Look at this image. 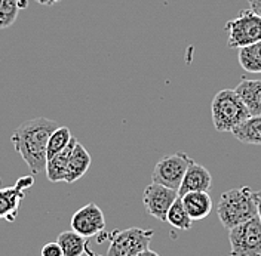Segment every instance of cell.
I'll return each instance as SVG.
<instances>
[{
  "label": "cell",
  "instance_id": "obj_23",
  "mask_svg": "<svg viewBox=\"0 0 261 256\" xmlns=\"http://www.w3.org/2000/svg\"><path fill=\"white\" fill-rule=\"evenodd\" d=\"M248 3H249L251 9L261 16V0H248Z\"/></svg>",
  "mask_w": 261,
  "mask_h": 256
},
{
  "label": "cell",
  "instance_id": "obj_17",
  "mask_svg": "<svg viewBox=\"0 0 261 256\" xmlns=\"http://www.w3.org/2000/svg\"><path fill=\"white\" fill-rule=\"evenodd\" d=\"M57 243L63 249L64 256H82L85 252H88V249H86V239L82 237L81 234H77L73 230L61 233L58 236V239H57ZM89 256H91V253H89Z\"/></svg>",
  "mask_w": 261,
  "mask_h": 256
},
{
  "label": "cell",
  "instance_id": "obj_14",
  "mask_svg": "<svg viewBox=\"0 0 261 256\" xmlns=\"http://www.w3.org/2000/svg\"><path fill=\"white\" fill-rule=\"evenodd\" d=\"M77 144V139L73 136L70 144L65 147L61 153H58L57 156H54L52 159H49L46 163V176L50 182H64L65 175H67V166H68V159L70 154L74 148V145Z\"/></svg>",
  "mask_w": 261,
  "mask_h": 256
},
{
  "label": "cell",
  "instance_id": "obj_11",
  "mask_svg": "<svg viewBox=\"0 0 261 256\" xmlns=\"http://www.w3.org/2000/svg\"><path fill=\"white\" fill-rule=\"evenodd\" d=\"M211 184L212 176L210 170L205 166L193 161L189 166L186 175L182 178V182L179 185L178 195L181 197L186 192L190 191H208L211 188Z\"/></svg>",
  "mask_w": 261,
  "mask_h": 256
},
{
  "label": "cell",
  "instance_id": "obj_13",
  "mask_svg": "<svg viewBox=\"0 0 261 256\" xmlns=\"http://www.w3.org/2000/svg\"><path fill=\"white\" fill-rule=\"evenodd\" d=\"M91 154L88 153V150L82 144L74 145L70 159H68V166H67V175H65V181L67 184H73L76 181H79L82 176L88 172V169L91 167Z\"/></svg>",
  "mask_w": 261,
  "mask_h": 256
},
{
  "label": "cell",
  "instance_id": "obj_4",
  "mask_svg": "<svg viewBox=\"0 0 261 256\" xmlns=\"http://www.w3.org/2000/svg\"><path fill=\"white\" fill-rule=\"evenodd\" d=\"M228 32L227 46L241 49L261 42V16L252 9L241 11V15L226 24Z\"/></svg>",
  "mask_w": 261,
  "mask_h": 256
},
{
  "label": "cell",
  "instance_id": "obj_21",
  "mask_svg": "<svg viewBox=\"0 0 261 256\" xmlns=\"http://www.w3.org/2000/svg\"><path fill=\"white\" fill-rule=\"evenodd\" d=\"M18 0H0V30L14 25L18 18Z\"/></svg>",
  "mask_w": 261,
  "mask_h": 256
},
{
  "label": "cell",
  "instance_id": "obj_20",
  "mask_svg": "<svg viewBox=\"0 0 261 256\" xmlns=\"http://www.w3.org/2000/svg\"><path fill=\"white\" fill-rule=\"evenodd\" d=\"M73 135L70 132V129L65 126H60L52 132V135L49 136L48 148H46V157L52 159L54 156H57L58 153H61L67 145L70 144Z\"/></svg>",
  "mask_w": 261,
  "mask_h": 256
},
{
  "label": "cell",
  "instance_id": "obj_16",
  "mask_svg": "<svg viewBox=\"0 0 261 256\" xmlns=\"http://www.w3.org/2000/svg\"><path fill=\"white\" fill-rule=\"evenodd\" d=\"M234 138L244 144L261 145V116H251L231 130Z\"/></svg>",
  "mask_w": 261,
  "mask_h": 256
},
{
  "label": "cell",
  "instance_id": "obj_12",
  "mask_svg": "<svg viewBox=\"0 0 261 256\" xmlns=\"http://www.w3.org/2000/svg\"><path fill=\"white\" fill-rule=\"evenodd\" d=\"M182 205L193 221H202L212 212V198L208 191H190L181 195Z\"/></svg>",
  "mask_w": 261,
  "mask_h": 256
},
{
  "label": "cell",
  "instance_id": "obj_22",
  "mask_svg": "<svg viewBox=\"0 0 261 256\" xmlns=\"http://www.w3.org/2000/svg\"><path fill=\"white\" fill-rule=\"evenodd\" d=\"M40 256H64V253H63V249L60 247V244L57 241H50L42 247Z\"/></svg>",
  "mask_w": 261,
  "mask_h": 256
},
{
  "label": "cell",
  "instance_id": "obj_10",
  "mask_svg": "<svg viewBox=\"0 0 261 256\" xmlns=\"http://www.w3.org/2000/svg\"><path fill=\"white\" fill-rule=\"evenodd\" d=\"M106 228V218L102 210L95 203H88L74 212L71 218V230L85 239L98 236Z\"/></svg>",
  "mask_w": 261,
  "mask_h": 256
},
{
  "label": "cell",
  "instance_id": "obj_15",
  "mask_svg": "<svg viewBox=\"0 0 261 256\" xmlns=\"http://www.w3.org/2000/svg\"><path fill=\"white\" fill-rule=\"evenodd\" d=\"M251 116H261V80H244L234 89Z\"/></svg>",
  "mask_w": 261,
  "mask_h": 256
},
{
  "label": "cell",
  "instance_id": "obj_8",
  "mask_svg": "<svg viewBox=\"0 0 261 256\" xmlns=\"http://www.w3.org/2000/svg\"><path fill=\"white\" fill-rule=\"evenodd\" d=\"M177 198H178V191L171 190L161 184L151 182L144 190L143 205L150 216L166 222L168 210L171 209Z\"/></svg>",
  "mask_w": 261,
  "mask_h": 256
},
{
  "label": "cell",
  "instance_id": "obj_3",
  "mask_svg": "<svg viewBox=\"0 0 261 256\" xmlns=\"http://www.w3.org/2000/svg\"><path fill=\"white\" fill-rule=\"evenodd\" d=\"M211 112L212 123L217 132H231L251 117L242 98L234 89H223L214 96Z\"/></svg>",
  "mask_w": 261,
  "mask_h": 256
},
{
  "label": "cell",
  "instance_id": "obj_6",
  "mask_svg": "<svg viewBox=\"0 0 261 256\" xmlns=\"http://www.w3.org/2000/svg\"><path fill=\"white\" fill-rule=\"evenodd\" d=\"M153 236V230H144L138 226L113 231L110 236L107 256H137L143 250L148 249Z\"/></svg>",
  "mask_w": 261,
  "mask_h": 256
},
{
  "label": "cell",
  "instance_id": "obj_25",
  "mask_svg": "<svg viewBox=\"0 0 261 256\" xmlns=\"http://www.w3.org/2000/svg\"><path fill=\"white\" fill-rule=\"evenodd\" d=\"M39 5H45V6H52L55 3H60L61 0H36Z\"/></svg>",
  "mask_w": 261,
  "mask_h": 256
},
{
  "label": "cell",
  "instance_id": "obj_5",
  "mask_svg": "<svg viewBox=\"0 0 261 256\" xmlns=\"http://www.w3.org/2000/svg\"><path fill=\"white\" fill-rule=\"evenodd\" d=\"M230 256H261V222L258 216L228 230Z\"/></svg>",
  "mask_w": 261,
  "mask_h": 256
},
{
  "label": "cell",
  "instance_id": "obj_26",
  "mask_svg": "<svg viewBox=\"0 0 261 256\" xmlns=\"http://www.w3.org/2000/svg\"><path fill=\"white\" fill-rule=\"evenodd\" d=\"M137 256H161L159 253H156L154 250H151V249H146V250H143L141 253H138Z\"/></svg>",
  "mask_w": 261,
  "mask_h": 256
},
{
  "label": "cell",
  "instance_id": "obj_7",
  "mask_svg": "<svg viewBox=\"0 0 261 256\" xmlns=\"http://www.w3.org/2000/svg\"><path fill=\"white\" fill-rule=\"evenodd\" d=\"M192 163L193 160L186 153H174L165 156L156 163L154 170L151 174V179L156 184H161L171 190L178 191L182 178Z\"/></svg>",
  "mask_w": 261,
  "mask_h": 256
},
{
  "label": "cell",
  "instance_id": "obj_19",
  "mask_svg": "<svg viewBox=\"0 0 261 256\" xmlns=\"http://www.w3.org/2000/svg\"><path fill=\"white\" fill-rule=\"evenodd\" d=\"M239 64L248 73H261V42L239 49Z\"/></svg>",
  "mask_w": 261,
  "mask_h": 256
},
{
  "label": "cell",
  "instance_id": "obj_18",
  "mask_svg": "<svg viewBox=\"0 0 261 256\" xmlns=\"http://www.w3.org/2000/svg\"><path fill=\"white\" fill-rule=\"evenodd\" d=\"M166 222L171 225L172 228H177L181 231H189L193 226V219L189 216L187 210L182 205V200L178 195V198L174 202V205L168 210L166 215Z\"/></svg>",
  "mask_w": 261,
  "mask_h": 256
},
{
  "label": "cell",
  "instance_id": "obj_27",
  "mask_svg": "<svg viewBox=\"0 0 261 256\" xmlns=\"http://www.w3.org/2000/svg\"><path fill=\"white\" fill-rule=\"evenodd\" d=\"M0 190H2V185H0Z\"/></svg>",
  "mask_w": 261,
  "mask_h": 256
},
{
  "label": "cell",
  "instance_id": "obj_2",
  "mask_svg": "<svg viewBox=\"0 0 261 256\" xmlns=\"http://www.w3.org/2000/svg\"><path fill=\"white\" fill-rule=\"evenodd\" d=\"M217 213L221 225L227 230L252 219L257 216L254 191L249 187H239L223 192L217 206Z\"/></svg>",
  "mask_w": 261,
  "mask_h": 256
},
{
  "label": "cell",
  "instance_id": "obj_1",
  "mask_svg": "<svg viewBox=\"0 0 261 256\" xmlns=\"http://www.w3.org/2000/svg\"><path fill=\"white\" fill-rule=\"evenodd\" d=\"M60 125L50 119L37 117L18 126L11 136L15 151L27 163L33 174H40L46 169V148L49 136Z\"/></svg>",
  "mask_w": 261,
  "mask_h": 256
},
{
  "label": "cell",
  "instance_id": "obj_9",
  "mask_svg": "<svg viewBox=\"0 0 261 256\" xmlns=\"http://www.w3.org/2000/svg\"><path fill=\"white\" fill-rule=\"evenodd\" d=\"M33 184V176H22L16 181L14 187L0 190V221L15 222L25 192L29 188H32Z\"/></svg>",
  "mask_w": 261,
  "mask_h": 256
},
{
  "label": "cell",
  "instance_id": "obj_24",
  "mask_svg": "<svg viewBox=\"0 0 261 256\" xmlns=\"http://www.w3.org/2000/svg\"><path fill=\"white\" fill-rule=\"evenodd\" d=\"M254 197H255V203H257V216L261 222V190L254 192Z\"/></svg>",
  "mask_w": 261,
  "mask_h": 256
}]
</instances>
